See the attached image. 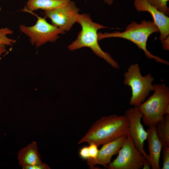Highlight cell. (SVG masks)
<instances>
[{"label": "cell", "instance_id": "cell-1", "mask_svg": "<svg viewBox=\"0 0 169 169\" xmlns=\"http://www.w3.org/2000/svg\"><path fill=\"white\" fill-rule=\"evenodd\" d=\"M129 125L125 115L114 114L102 117L94 123L78 143L87 142L98 146L120 137H126Z\"/></svg>", "mask_w": 169, "mask_h": 169}, {"label": "cell", "instance_id": "cell-2", "mask_svg": "<svg viewBox=\"0 0 169 169\" xmlns=\"http://www.w3.org/2000/svg\"><path fill=\"white\" fill-rule=\"evenodd\" d=\"M75 22L81 25L82 29L79 32L77 39L68 46L69 50L73 51L84 47H89L95 54L104 59L113 68L119 69L118 64L108 53L102 50L98 43V30L108 28L93 22L88 14H79Z\"/></svg>", "mask_w": 169, "mask_h": 169}, {"label": "cell", "instance_id": "cell-3", "mask_svg": "<svg viewBox=\"0 0 169 169\" xmlns=\"http://www.w3.org/2000/svg\"><path fill=\"white\" fill-rule=\"evenodd\" d=\"M158 28L153 21L144 20L140 23L132 22L126 27L125 31H115L111 33L101 32L98 33V41L105 38L117 37L129 40L136 44L144 51L146 57L149 59H154L157 62L169 65L168 61L151 54L146 49V42L148 37L154 33H159Z\"/></svg>", "mask_w": 169, "mask_h": 169}, {"label": "cell", "instance_id": "cell-4", "mask_svg": "<svg viewBox=\"0 0 169 169\" xmlns=\"http://www.w3.org/2000/svg\"><path fill=\"white\" fill-rule=\"evenodd\" d=\"M153 91V95L138 106L143 115L144 124L149 127L163 119L165 109L169 105V88L166 84H154Z\"/></svg>", "mask_w": 169, "mask_h": 169}, {"label": "cell", "instance_id": "cell-5", "mask_svg": "<svg viewBox=\"0 0 169 169\" xmlns=\"http://www.w3.org/2000/svg\"><path fill=\"white\" fill-rule=\"evenodd\" d=\"M124 84L130 86L132 95L129 102L131 105L138 106L145 101L151 91L154 90V80L150 74L143 76L138 64H131L124 74Z\"/></svg>", "mask_w": 169, "mask_h": 169}, {"label": "cell", "instance_id": "cell-6", "mask_svg": "<svg viewBox=\"0 0 169 169\" xmlns=\"http://www.w3.org/2000/svg\"><path fill=\"white\" fill-rule=\"evenodd\" d=\"M37 17L34 25L27 27L21 25L19 27L20 31L30 38L32 45L38 48L48 42H55L59 38V34L65 33L63 30L48 23L45 18Z\"/></svg>", "mask_w": 169, "mask_h": 169}, {"label": "cell", "instance_id": "cell-7", "mask_svg": "<svg viewBox=\"0 0 169 169\" xmlns=\"http://www.w3.org/2000/svg\"><path fill=\"white\" fill-rule=\"evenodd\" d=\"M118 153L116 158L108 165L107 168L140 169L146 158L136 147L129 133Z\"/></svg>", "mask_w": 169, "mask_h": 169}, {"label": "cell", "instance_id": "cell-8", "mask_svg": "<svg viewBox=\"0 0 169 169\" xmlns=\"http://www.w3.org/2000/svg\"><path fill=\"white\" fill-rule=\"evenodd\" d=\"M79 10L75 2L70 1L64 5L44 11V14L51 19L52 25L68 32L76 22Z\"/></svg>", "mask_w": 169, "mask_h": 169}, {"label": "cell", "instance_id": "cell-9", "mask_svg": "<svg viewBox=\"0 0 169 169\" xmlns=\"http://www.w3.org/2000/svg\"><path fill=\"white\" fill-rule=\"evenodd\" d=\"M128 119L129 125V133L135 145L141 154L147 158V154L144 148V142L147 139L148 133L144 129L141 120L143 115L138 106H135L127 110L124 115Z\"/></svg>", "mask_w": 169, "mask_h": 169}, {"label": "cell", "instance_id": "cell-10", "mask_svg": "<svg viewBox=\"0 0 169 169\" xmlns=\"http://www.w3.org/2000/svg\"><path fill=\"white\" fill-rule=\"evenodd\" d=\"M134 5L139 12L147 11L151 15L153 21L159 28L160 33L159 39L162 41L169 34V18L164 13L150 4L147 0H135Z\"/></svg>", "mask_w": 169, "mask_h": 169}, {"label": "cell", "instance_id": "cell-11", "mask_svg": "<svg viewBox=\"0 0 169 169\" xmlns=\"http://www.w3.org/2000/svg\"><path fill=\"white\" fill-rule=\"evenodd\" d=\"M126 137L118 138L103 145L99 150L97 156L95 159L89 158L87 164L91 168H94V165L98 164L107 168L110 162L112 156L118 152L122 146Z\"/></svg>", "mask_w": 169, "mask_h": 169}, {"label": "cell", "instance_id": "cell-12", "mask_svg": "<svg viewBox=\"0 0 169 169\" xmlns=\"http://www.w3.org/2000/svg\"><path fill=\"white\" fill-rule=\"evenodd\" d=\"M146 131L149 151L146 159L152 169H160L159 160L163 146L156 135L155 125L149 127Z\"/></svg>", "mask_w": 169, "mask_h": 169}, {"label": "cell", "instance_id": "cell-13", "mask_svg": "<svg viewBox=\"0 0 169 169\" xmlns=\"http://www.w3.org/2000/svg\"><path fill=\"white\" fill-rule=\"evenodd\" d=\"M17 158L19 165L25 167L43 163L38 150L37 143L33 141L19 151Z\"/></svg>", "mask_w": 169, "mask_h": 169}, {"label": "cell", "instance_id": "cell-14", "mask_svg": "<svg viewBox=\"0 0 169 169\" xmlns=\"http://www.w3.org/2000/svg\"><path fill=\"white\" fill-rule=\"evenodd\" d=\"M70 0H28L26 8L31 12L39 9L47 11L67 4Z\"/></svg>", "mask_w": 169, "mask_h": 169}, {"label": "cell", "instance_id": "cell-15", "mask_svg": "<svg viewBox=\"0 0 169 169\" xmlns=\"http://www.w3.org/2000/svg\"><path fill=\"white\" fill-rule=\"evenodd\" d=\"M155 126L156 135L163 146H169V114H166Z\"/></svg>", "mask_w": 169, "mask_h": 169}, {"label": "cell", "instance_id": "cell-16", "mask_svg": "<svg viewBox=\"0 0 169 169\" xmlns=\"http://www.w3.org/2000/svg\"><path fill=\"white\" fill-rule=\"evenodd\" d=\"M151 5L156 8L159 11L163 13L166 16L169 15V8L167 2L169 0H147Z\"/></svg>", "mask_w": 169, "mask_h": 169}, {"label": "cell", "instance_id": "cell-17", "mask_svg": "<svg viewBox=\"0 0 169 169\" xmlns=\"http://www.w3.org/2000/svg\"><path fill=\"white\" fill-rule=\"evenodd\" d=\"M13 31L10 30L0 34V47H5V45H11L15 42L14 40L9 38L7 35L12 34Z\"/></svg>", "mask_w": 169, "mask_h": 169}, {"label": "cell", "instance_id": "cell-18", "mask_svg": "<svg viewBox=\"0 0 169 169\" xmlns=\"http://www.w3.org/2000/svg\"><path fill=\"white\" fill-rule=\"evenodd\" d=\"M162 151L163 165L162 169H169V146H163Z\"/></svg>", "mask_w": 169, "mask_h": 169}, {"label": "cell", "instance_id": "cell-19", "mask_svg": "<svg viewBox=\"0 0 169 169\" xmlns=\"http://www.w3.org/2000/svg\"><path fill=\"white\" fill-rule=\"evenodd\" d=\"M98 146L94 143L90 144L88 146L90 158L91 159H95L96 157L99 150L97 148Z\"/></svg>", "mask_w": 169, "mask_h": 169}, {"label": "cell", "instance_id": "cell-20", "mask_svg": "<svg viewBox=\"0 0 169 169\" xmlns=\"http://www.w3.org/2000/svg\"><path fill=\"white\" fill-rule=\"evenodd\" d=\"M81 158L84 159H88L90 158L88 146H85L81 148L79 152Z\"/></svg>", "mask_w": 169, "mask_h": 169}, {"label": "cell", "instance_id": "cell-21", "mask_svg": "<svg viewBox=\"0 0 169 169\" xmlns=\"http://www.w3.org/2000/svg\"><path fill=\"white\" fill-rule=\"evenodd\" d=\"M49 166L45 163L29 166L25 167L23 169H49Z\"/></svg>", "mask_w": 169, "mask_h": 169}, {"label": "cell", "instance_id": "cell-22", "mask_svg": "<svg viewBox=\"0 0 169 169\" xmlns=\"http://www.w3.org/2000/svg\"><path fill=\"white\" fill-rule=\"evenodd\" d=\"M163 49L169 50V36L161 41Z\"/></svg>", "mask_w": 169, "mask_h": 169}, {"label": "cell", "instance_id": "cell-23", "mask_svg": "<svg viewBox=\"0 0 169 169\" xmlns=\"http://www.w3.org/2000/svg\"><path fill=\"white\" fill-rule=\"evenodd\" d=\"M151 166L148 160L146 158L142 166L143 169H150Z\"/></svg>", "mask_w": 169, "mask_h": 169}, {"label": "cell", "instance_id": "cell-24", "mask_svg": "<svg viewBox=\"0 0 169 169\" xmlns=\"http://www.w3.org/2000/svg\"><path fill=\"white\" fill-rule=\"evenodd\" d=\"M5 47H0V59L3 53L6 52Z\"/></svg>", "mask_w": 169, "mask_h": 169}, {"label": "cell", "instance_id": "cell-25", "mask_svg": "<svg viewBox=\"0 0 169 169\" xmlns=\"http://www.w3.org/2000/svg\"><path fill=\"white\" fill-rule=\"evenodd\" d=\"M10 29L7 28H5L0 29V34L3 32L8 31Z\"/></svg>", "mask_w": 169, "mask_h": 169}, {"label": "cell", "instance_id": "cell-26", "mask_svg": "<svg viewBox=\"0 0 169 169\" xmlns=\"http://www.w3.org/2000/svg\"><path fill=\"white\" fill-rule=\"evenodd\" d=\"M104 2L106 4L110 5H111L114 1V0H103Z\"/></svg>", "mask_w": 169, "mask_h": 169}, {"label": "cell", "instance_id": "cell-27", "mask_svg": "<svg viewBox=\"0 0 169 169\" xmlns=\"http://www.w3.org/2000/svg\"><path fill=\"white\" fill-rule=\"evenodd\" d=\"M166 114H169V105L166 106L164 110V115Z\"/></svg>", "mask_w": 169, "mask_h": 169}, {"label": "cell", "instance_id": "cell-28", "mask_svg": "<svg viewBox=\"0 0 169 169\" xmlns=\"http://www.w3.org/2000/svg\"><path fill=\"white\" fill-rule=\"evenodd\" d=\"M1 10V7H0V11Z\"/></svg>", "mask_w": 169, "mask_h": 169}]
</instances>
